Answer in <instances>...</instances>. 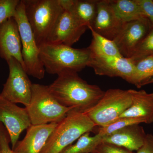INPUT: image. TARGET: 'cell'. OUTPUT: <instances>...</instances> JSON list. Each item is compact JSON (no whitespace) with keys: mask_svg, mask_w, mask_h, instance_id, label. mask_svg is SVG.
<instances>
[{"mask_svg":"<svg viewBox=\"0 0 153 153\" xmlns=\"http://www.w3.org/2000/svg\"><path fill=\"white\" fill-rule=\"evenodd\" d=\"M57 76L48 85L49 91L60 104L74 111L85 114L104 95L100 88L88 83L77 72L66 71Z\"/></svg>","mask_w":153,"mask_h":153,"instance_id":"1","label":"cell"},{"mask_svg":"<svg viewBox=\"0 0 153 153\" xmlns=\"http://www.w3.org/2000/svg\"><path fill=\"white\" fill-rule=\"evenodd\" d=\"M40 58L45 71L59 74L66 71L78 72L88 66L91 52L88 48L75 49L63 44L44 43L39 46Z\"/></svg>","mask_w":153,"mask_h":153,"instance_id":"2","label":"cell"},{"mask_svg":"<svg viewBox=\"0 0 153 153\" xmlns=\"http://www.w3.org/2000/svg\"><path fill=\"white\" fill-rule=\"evenodd\" d=\"M96 126L85 114L70 111L57 124L41 153H60Z\"/></svg>","mask_w":153,"mask_h":153,"instance_id":"3","label":"cell"},{"mask_svg":"<svg viewBox=\"0 0 153 153\" xmlns=\"http://www.w3.org/2000/svg\"><path fill=\"white\" fill-rule=\"evenodd\" d=\"M25 108L32 125L58 123L71 108L63 106L52 95L49 86L33 83L30 104Z\"/></svg>","mask_w":153,"mask_h":153,"instance_id":"4","label":"cell"},{"mask_svg":"<svg viewBox=\"0 0 153 153\" xmlns=\"http://www.w3.org/2000/svg\"><path fill=\"white\" fill-rule=\"evenodd\" d=\"M26 17L38 47L45 43L64 10L59 0H23Z\"/></svg>","mask_w":153,"mask_h":153,"instance_id":"5","label":"cell"},{"mask_svg":"<svg viewBox=\"0 0 153 153\" xmlns=\"http://www.w3.org/2000/svg\"><path fill=\"white\" fill-rule=\"evenodd\" d=\"M18 25L22 45V55L28 75L43 79L45 71L40 56L39 47L26 17L23 0L20 1L13 17Z\"/></svg>","mask_w":153,"mask_h":153,"instance_id":"6","label":"cell"},{"mask_svg":"<svg viewBox=\"0 0 153 153\" xmlns=\"http://www.w3.org/2000/svg\"><path fill=\"white\" fill-rule=\"evenodd\" d=\"M131 104L129 90L109 89L95 106L85 113L96 126L103 127L119 118Z\"/></svg>","mask_w":153,"mask_h":153,"instance_id":"7","label":"cell"},{"mask_svg":"<svg viewBox=\"0 0 153 153\" xmlns=\"http://www.w3.org/2000/svg\"><path fill=\"white\" fill-rule=\"evenodd\" d=\"M6 61L9 66V76L0 97L16 104L21 103L26 107L30 103L33 83L25 68L16 59L11 57Z\"/></svg>","mask_w":153,"mask_h":153,"instance_id":"8","label":"cell"},{"mask_svg":"<svg viewBox=\"0 0 153 153\" xmlns=\"http://www.w3.org/2000/svg\"><path fill=\"white\" fill-rule=\"evenodd\" d=\"M0 123L7 129L13 150L21 133L32 125L27 109L0 97Z\"/></svg>","mask_w":153,"mask_h":153,"instance_id":"9","label":"cell"},{"mask_svg":"<svg viewBox=\"0 0 153 153\" xmlns=\"http://www.w3.org/2000/svg\"><path fill=\"white\" fill-rule=\"evenodd\" d=\"M88 67L93 68L97 75L120 77L133 84L134 65L129 58L100 56L91 53Z\"/></svg>","mask_w":153,"mask_h":153,"instance_id":"10","label":"cell"},{"mask_svg":"<svg viewBox=\"0 0 153 153\" xmlns=\"http://www.w3.org/2000/svg\"><path fill=\"white\" fill-rule=\"evenodd\" d=\"M87 29L78 23L69 12L64 10L45 43L71 47L79 41Z\"/></svg>","mask_w":153,"mask_h":153,"instance_id":"11","label":"cell"},{"mask_svg":"<svg viewBox=\"0 0 153 153\" xmlns=\"http://www.w3.org/2000/svg\"><path fill=\"white\" fill-rule=\"evenodd\" d=\"M152 28L149 21L147 19L125 23L114 40L121 55L129 58Z\"/></svg>","mask_w":153,"mask_h":153,"instance_id":"12","label":"cell"},{"mask_svg":"<svg viewBox=\"0 0 153 153\" xmlns=\"http://www.w3.org/2000/svg\"><path fill=\"white\" fill-rule=\"evenodd\" d=\"M125 24L115 13L111 0H101L97 1L95 19L88 29L90 28L100 36L114 41Z\"/></svg>","mask_w":153,"mask_h":153,"instance_id":"13","label":"cell"},{"mask_svg":"<svg viewBox=\"0 0 153 153\" xmlns=\"http://www.w3.org/2000/svg\"><path fill=\"white\" fill-rule=\"evenodd\" d=\"M0 57L6 61L13 57L20 62L25 70L21 36L14 18L7 19L0 25Z\"/></svg>","mask_w":153,"mask_h":153,"instance_id":"14","label":"cell"},{"mask_svg":"<svg viewBox=\"0 0 153 153\" xmlns=\"http://www.w3.org/2000/svg\"><path fill=\"white\" fill-rule=\"evenodd\" d=\"M58 123L32 125L27 129L24 139L18 142L15 153H41Z\"/></svg>","mask_w":153,"mask_h":153,"instance_id":"15","label":"cell"},{"mask_svg":"<svg viewBox=\"0 0 153 153\" xmlns=\"http://www.w3.org/2000/svg\"><path fill=\"white\" fill-rule=\"evenodd\" d=\"M140 124L128 126L102 137V142L123 148L132 152L143 144L146 134Z\"/></svg>","mask_w":153,"mask_h":153,"instance_id":"16","label":"cell"},{"mask_svg":"<svg viewBox=\"0 0 153 153\" xmlns=\"http://www.w3.org/2000/svg\"><path fill=\"white\" fill-rule=\"evenodd\" d=\"M131 104L120 117H132L139 119L143 123H153V92L147 93L144 90L129 89Z\"/></svg>","mask_w":153,"mask_h":153,"instance_id":"17","label":"cell"},{"mask_svg":"<svg viewBox=\"0 0 153 153\" xmlns=\"http://www.w3.org/2000/svg\"><path fill=\"white\" fill-rule=\"evenodd\" d=\"M96 0H60L64 10L68 11L80 25L88 28L93 24L97 10Z\"/></svg>","mask_w":153,"mask_h":153,"instance_id":"18","label":"cell"},{"mask_svg":"<svg viewBox=\"0 0 153 153\" xmlns=\"http://www.w3.org/2000/svg\"><path fill=\"white\" fill-rule=\"evenodd\" d=\"M117 16L123 23L146 19L137 0H111Z\"/></svg>","mask_w":153,"mask_h":153,"instance_id":"19","label":"cell"},{"mask_svg":"<svg viewBox=\"0 0 153 153\" xmlns=\"http://www.w3.org/2000/svg\"><path fill=\"white\" fill-rule=\"evenodd\" d=\"M92 36L91 43L88 49L91 54L100 56L123 57L114 41L100 36L89 28Z\"/></svg>","mask_w":153,"mask_h":153,"instance_id":"20","label":"cell"},{"mask_svg":"<svg viewBox=\"0 0 153 153\" xmlns=\"http://www.w3.org/2000/svg\"><path fill=\"white\" fill-rule=\"evenodd\" d=\"M102 137L97 134L90 136V133L83 134L75 144L68 146L60 153H93L100 144Z\"/></svg>","mask_w":153,"mask_h":153,"instance_id":"21","label":"cell"},{"mask_svg":"<svg viewBox=\"0 0 153 153\" xmlns=\"http://www.w3.org/2000/svg\"><path fill=\"white\" fill-rule=\"evenodd\" d=\"M135 74L133 84L137 88L146 85L153 78V56H149L134 62Z\"/></svg>","mask_w":153,"mask_h":153,"instance_id":"22","label":"cell"},{"mask_svg":"<svg viewBox=\"0 0 153 153\" xmlns=\"http://www.w3.org/2000/svg\"><path fill=\"white\" fill-rule=\"evenodd\" d=\"M151 56H153V27L138 45L129 59L134 62Z\"/></svg>","mask_w":153,"mask_h":153,"instance_id":"23","label":"cell"},{"mask_svg":"<svg viewBox=\"0 0 153 153\" xmlns=\"http://www.w3.org/2000/svg\"><path fill=\"white\" fill-rule=\"evenodd\" d=\"M143 123L139 119L132 117H120L108 125L101 127L98 133L102 137L108 135L112 133L128 126Z\"/></svg>","mask_w":153,"mask_h":153,"instance_id":"24","label":"cell"},{"mask_svg":"<svg viewBox=\"0 0 153 153\" xmlns=\"http://www.w3.org/2000/svg\"><path fill=\"white\" fill-rule=\"evenodd\" d=\"M19 0H0V25L6 20L13 18Z\"/></svg>","mask_w":153,"mask_h":153,"instance_id":"25","label":"cell"},{"mask_svg":"<svg viewBox=\"0 0 153 153\" xmlns=\"http://www.w3.org/2000/svg\"><path fill=\"white\" fill-rule=\"evenodd\" d=\"M94 153H133L123 148L114 145L102 142L94 151Z\"/></svg>","mask_w":153,"mask_h":153,"instance_id":"26","label":"cell"},{"mask_svg":"<svg viewBox=\"0 0 153 153\" xmlns=\"http://www.w3.org/2000/svg\"><path fill=\"white\" fill-rule=\"evenodd\" d=\"M10 142L9 134L5 127L0 123V145L1 153H15L9 146Z\"/></svg>","mask_w":153,"mask_h":153,"instance_id":"27","label":"cell"},{"mask_svg":"<svg viewBox=\"0 0 153 153\" xmlns=\"http://www.w3.org/2000/svg\"><path fill=\"white\" fill-rule=\"evenodd\" d=\"M146 18L149 20L153 27V1L152 0H137Z\"/></svg>","mask_w":153,"mask_h":153,"instance_id":"28","label":"cell"},{"mask_svg":"<svg viewBox=\"0 0 153 153\" xmlns=\"http://www.w3.org/2000/svg\"><path fill=\"white\" fill-rule=\"evenodd\" d=\"M136 153H153V135L146 134L143 144Z\"/></svg>","mask_w":153,"mask_h":153,"instance_id":"29","label":"cell"},{"mask_svg":"<svg viewBox=\"0 0 153 153\" xmlns=\"http://www.w3.org/2000/svg\"><path fill=\"white\" fill-rule=\"evenodd\" d=\"M153 83V78H152L151 79H150L147 82L146 84H151V83Z\"/></svg>","mask_w":153,"mask_h":153,"instance_id":"30","label":"cell"},{"mask_svg":"<svg viewBox=\"0 0 153 153\" xmlns=\"http://www.w3.org/2000/svg\"><path fill=\"white\" fill-rule=\"evenodd\" d=\"M0 153H1V145H0Z\"/></svg>","mask_w":153,"mask_h":153,"instance_id":"31","label":"cell"},{"mask_svg":"<svg viewBox=\"0 0 153 153\" xmlns=\"http://www.w3.org/2000/svg\"></svg>","mask_w":153,"mask_h":153,"instance_id":"32","label":"cell"}]
</instances>
